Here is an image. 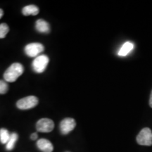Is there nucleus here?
Listing matches in <instances>:
<instances>
[{"label":"nucleus","instance_id":"obj_1","mask_svg":"<svg viewBox=\"0 0 152 152\" xmlns=\"http://www.w3.org/2000/svg\"><path fill=\"white\" fill-rule=\"evenodd\" d=\"M23 71V67L21 64L19 63H14L11 64L5 71L4 74V78L7 82L13 83L22 75Z\"/></svg>","mask_w":152,"mask_h":152},{"label":"nucleus","instance_id":"obj_2","mask_svg":"<svg viewBox=\"0 0 152 152\" xmlns=\"http://www.w3.org/2000/svg\"><path fill=\"white\" fill-rule=\"evenodd\" d=\"M137 142L142 146L152 145V131L149 128H144L137 136Z\"/></svg>","mask_w":152,"mask_h":152},{"label":"nucleus","instance_id":"obj_3","mask_svg":"<svg viewBox=\"0 0 152 152\" xmlns=\"http://www.w3.org/2000/svg\"><path fill=\"white\" fill-rule=\"evenodd\" d=\"M49 62V59L48 56L46 55H39L36 57L33 60L32 66H33V70L36 73H43L46 69L47 65Z\"/></svg>","mask_w":152,"mask_h":152},{"label":"nucleus","instance_id":"obj_4","mask_svg":"<svg viewBox=\"0 0 152 152\" xmlns=\"http://www.w3.org/2000/svg\"><path fill=\"white\" fill-rule=\"evenodd\" d=\"M38 99L35 96H26L18 100L16 103L17 107L20 110H28L37 105Z\"/></svg>","mask_w":152,"mask_h":152},{"label":"nucleus","instance_id":"obj_5","mask_svg":"<svg viewBox=\"0 0 152 152\" xmlns=\"http://www.w3.org/2000/svg\"><path fill=\"white\" fill-rule=\"evenodd\" d=\"M45 50V47L42 44L38 42L30 43L25 47V52L30 57H37Z\"/></svg>","mask_w":152,"mask_h":152},{"label":"nucleus","instance_id":"obj_6","mask_svg":"<svg viewBox=\"0 0 152 152\" xmlns=\"http://www.w3.org/2000/svg\"><path fill=\"white\" fill-rule=\"evenodd\" d=\"M54 128V123L52 120L49 118H42L37 121L36 129L40 132H50Z\"/></svg>","mask_w":152,"mask_h":152},{"label":"nucleus","instance_id":"obj_7","mask_svg":"<svg viewBox=\"0 0 152 152\" xmlns=\"http://www.w3.org/2000/svg\"><path fill=\"white\" fill-rule=\"evenodd\" d=\"M75 121L71 118H66L60 123V130L63 134H67L75 128Z\"/></svg>","mask_w":152,"mask_h":152},{"label":"nucleus","instance_id":"obj_8","mask_svg":"<svg viewBox=\"0 0 152 152\" xmlns=\"http://www.w3.org/2000/svg\"><path fill=\"white\" fill-rule=\"evenodd\" d=\"M37 147L43 152H52L54 147L50 141L46 139H40L37 140Z\"/></svg>","mask_w":152,"mask_h":152},{"label":"nucleus","instance_id":"obj_9","mask_svg":"<svg viewBox=\"0 0 152 152\" xmlns=\"http://www.w3.org/2000/svg\"><path fill=\"white\" fill-rule=\"evenodd\" d=\"M35 28L38 32L42 33H48L50 30L49 24L42 19H39L36 21Z\"/></svg>","mask_w":152,"mask_h":152},{"label":"nucleus","instance_id":"obj_10","mask_svg":"<svg viewBox=\"0 0 152 152\" xmlns=\"http://www.w3.org/2000/svg\"><path fill=\"white\" fill-rule=\"evenodd\" d=\"M24 16H36L39 14V8L35 5H28L25 7L22 10Z\"/></svg>","mask_w":152,"mask_h":152},{"label":"nucleus","instance_id":"obj_11","mask_svg":"<svg viewBox=\"0 0 152 152\" xmlns=\"http://www.w3.org/2000/svg\"><path fill=\"white\" fill-rule=\"evenodd\" d=\"M133 47H134V45L130 42H126L124 45L121 47V48L120 49L118 54L121 56H125L126 55H128L131 51L132 50Z\"/></svg>","mask_w":152,"mask_h":152},{"label":"nucleus","instance_id":"obj_12","mask_svg":"<svg viewBox=\"0 0 152 152\" xmlns=\"http://www.w3.org/2000/svg\"><path fill=\"white\" fill-rule=\"evenodd\" d=\"M18 134H17L16 132L11 133L10 139H9V142H7V144H6V149L9 150V151H11V150L14 149L17 140H18Z\"/></svg>","mask_w":152,"mask_h":152},{"label":"nucleus","instance_id":"obj_13","mask_svg":"<svg viewBox=\"0 0 152 152\" xmlns=\"http://www.w3.org/2000/svg\"><path fill=\"white\" fill-rule=\"evenodd\" d=\"M11 134H9V131L6 129H0V142L1 144H7L10 139Z\"/></svg>","mask_w":152,"mask_h":152},{"label":"nucleus","instance_id":"obj_14","mask_svg":"<svg viewBox=\"0 0 152 152\" xmlns=\"http://www.w3.org/2000/svg\"><path fill=\"white\" fill-rule=\"evenodd\" d=\"M9 31V28L7 23L0 24V39L4 38Z\"/></svg>","mask_w":152,"mask_h":152},{"label":"nucleus","instance_id":"obj_15","mask_svg":"<svg viewBox=\"0 0 152 152\" xmlns=\"http://www.w3.org/2000/svg\"><path fill=\"white\" fill-rule=\"evenodd\" d=\"M9 86L4 81L0 80V94H4L8 92Z\"/></svg>","mask_w":152,"mask_h":152},{"label":"nucleus","instance_id":"obj_16","mask_svg":"<svg viewBox=\"0 0 152 152\" xmlns=\"http://www.w3.org/2000/svg\"><path fill=\"white\" fill-rule=\"evenodd\" d=\"M38 137V134L37 133H33V134H31V136H30V138H31V140H36Z\"/></svg>","mask_w":152,"mask_h":152},{"label":"nucleus","instance_id":"obj_17","mask_svg":"<svg viewBox=\"0 0 152 152\" xmlns=\"http://www.w3.org/2000/svg\"><path fill=\"white\" fill-rule=\"evenodd\" d=\"M149 106H150V107L152 108V91H151V95H150V99H149Z\"/></svg>","mask_w":152,"mask_h":152},{"label":"nucleus","instance_id":"obj_18","mask_svg":"<svg viewBox=\"0 0 152 152\" xmlns=\"http://www.w3.org/2000/svg\"><path fill=\"white\" fill-rule=\"evenodd\" d=\"M3 15H4V11H3L2 9H0V18H1V17L3 16Z\"/></svg>","mask_w":152,"mask_h":152}]
</instances>
